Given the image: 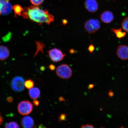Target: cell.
Listing matches in <instances>:
<instances>
[{
    "mask_svg": "<svg viewBox=\"0 0 128 128\" xmlns=\"http://www.w3.org/2000/svg\"><path fill=\"white\" fill-rule=\"evenodd\" d=\"M13 100V98L12 97L9 96L7 98V100L8 102H9V103L12 102Z\"/></svg>",
    "mask_w": 128,
    "mask_h": 128,
    "instance_id": "d4e9b609",
    "label": "cell"
},
{
    "mask_svg": "<svg viewBox=\"0 0 128 128\" xmlns=\"http://www.w3.org/2000/svg\"><path fill=\"white\" fill-rule=\"evenodd\" d=\"M81 128H94V126L90 124H86L85 125H83L81 126Z\"/></svg>",
    "mask_w": 128,
    "mask_h": 128,
    "instance_id": "603a6c76",
    "label": "cell"
},
{
    "mask_svg": "<svg viewBox=\"0 0 128 128\" xmlns=\"http://www.w3.org/2000/svg\"><path fill=\"white\" fill-rule=\"evenodd\" d=\"M48 53L50 60L55 62L60 61L66 55L60 50L56 48L50 50L48 51Z\"/></svg>",
    "mask_w": 128,
    "mask_h": 128,
    "instance_id": "8992f818",
    "label": "cell"
},
{
    "mask_svg": "<svg viewBox=\"0 0 128 128\" xmlns=\"http://www.w3.org/2000/svg\"><path fill=\"white\" fill-rule=\"evenodd\" d=\"M84 6L88 12H97L98 8V3L96 0H86Z\"/></svg>",
    "mask_w": 128,
    "mask_h": 128,
    "instance_id": "9c48e42d",
    "label": "cell"
},
{
    "mask_svg": "<svg viewBox=\"0 0 128 128\" xmlns=\"http://www.w3.org/2000/svg\"><path fill=\"white\" fill-rule=\"evenodd\" d=\"M29 95L32 100H35L40 96V92L39 88H32L28 91Z\"/></svg>",
    "mask_w": 128,
    "mask_h": 128,
    "instance_id": "4fadbf2b",
    "label": "cell"
},
{
    "mask_svg": "<svg viewBox=\"0 0 128 128\" xmlns=\"http://www.w3.org/2000/svg\"><path fill=\"white\" fill-rule=\"evenodd\" d=\"M44 0H30L31 4L35 6H38L44 2Z\"/></svg>",
    "mask_w": 128,
    "mask_h": 128,
    "instance_id": "d6986e66",
    "label": "cell"
},
{
    "mask_svg": "<svg viewBox=\"0 0 128 128\" xmlns=\"http://www.w3.org/2000/svg\"><path fill=\"white\" fill-rule=\"evenodd\" d=\"M9 50L8 48L4 46H0V60H4L9 57Z\"/></svg>",
    "mask_w": 128,
    "mask_h": 128,
    "instance_id": "7c38bea8",
    "label": "cell"
},
{
    "mask_svg": "<svg viewBox=\"0 0 128 128\" xmlns=\"http://www.w3.org/2000/svg\"><path fill=\"white\" fill-rule=\"evenodd\" d=\"M62 22H63V23L64 24V25H65L67 23V22H68V21L66 20H64L62 21Z\"/></svg>",
    "mask_w": 128,
    "mask_h": 128,
    "instance_id": "83f0119b",
    "label": "cell"
},
{
    "mask_svg": "<svg viewBox=\"0 0 128 128\" xmlns=\"http://www.w3.org/2000/svg\"><path fill=\"white\" fill-rule=\"evenodd\" d=\"M84 27L88 33L92 34L96 32L100 29V25L98 20L90 19L86 21L84 24Z\"/></svg>",
    "mask_w": 128,
    "mask_h": 128,
    "instance_id": "3957f363",
    "label": "cell"
},
{
    "mask_svg": "<svg viewBox=\"0 0 128 128\" xmlns=\"http://www.w3.org/2000/svg\"><path fill=\"white\" fill-rule=\"evenodd\" d=\"M3 120L2 117L1 116L0 113V126L2 124Z\"/></svg>",
    "mask_w": 128,
    "mask_h": 128,
    "instance_id": "4316f807",
    "label": "cell"
},
{
    "mask_svg": "<svg viewBox=\"0 0 128 128\" xmlns=\"http://www.w3.org/2000/svg\"><path fill=\"white\" fill-rule=\"evenodd\" d=\"M121 26L123 29L128 33V17L125 18L123 20Z\"/></svg>",
    "mask_w": 128,
    "mask_h": 128,
    "instance_id": "2e32d148",
    "label": "cell"
},
{
    "mask_svg": "<svg viewBox=\"0 0 128 128\" xmlns=\"http://www.w3.org/2000/svg\"><path fill=\"white\" fill-rule=\"evenodd\" d=\"M59 100L60 102H62L64 100V99L63 97H60L59 98Z\"/></svg>",
    "mask_w": 128,
    "mask_h": 128,
    "instance_id": "f546056e",
    "label": "cell"
},
{
    "mask_svg": "<svg viewBox=\"0 0 128 128\" xmlns=\"http://www.w3.org/2000/svg\"><path fill=\"white\" fill-rule=\"evenodd\" d=\"M57 76L64 79H68L71 77L72 74V69L66 64H63L59 66L56 70Z\"/></svg>",
    "mask_w": 128,
    "mask_h": 128,
    "instance_id": "7a4b0ae2",
    "label": "cell"
},
{
    "mask_svg": "<svg viewBox=\"0 0 128 128\" xmlns=\"http://www.w3.org/2000/svg\"><path fill=\"white\" fill-rule=\"evenodd\" d=\"M33 103L36 106H39L40 104V102L39 101L37 100H34L33 101Z\"/></svg>",
    "mask_w": 128,
    "mask_h": 128,
    "instance_id": "484cf974",
    "label": "cell"
},
{
    "mask_svg": "<svg viewBox=\"0 0 128 128\" xmlns=\"http://www.w3.org/2000/svg\"><path fill=\"white\" fill-rule=\"evenodd\" d=\"M49 68L52 71H54L55 69V66L54 64H50L49 66Z\"/></svg>",
    "mask_w": 128,
    "mask_h": 128,
    "instance_id": "cb8c5ba5",
    "label": "cell"
},
{
    "mask_svg": "<svg viewBox=\"0 0 128 128\" xmlns=\"http://www.w3.org/2000/svg\"><path fill=\"white\" fill-rule=\"evenodd\" d=\"M37 44L38 48V52H39V51H40L42 52H43L42 50H43V48L44 47V45L43 44H42L40 42H36Z\"/></svg>",
    "mask_w": 128,
    "mask_h": 128,
    "instance_id": "ffe728a7",
    "label": "cell"
},
{
    "mask_svg": "<svg viewBox=\"0 0 128 128\" xmlns=\"http://www.w3.org/2000/svg\"><path fill=\"white\" fill-rule=\"evenodd\" d=\"M22 15L25 19H30L40 25L45 23L49 25L55 20L54 16L47 10L42 9L38 6H31L24 8Z\"/></svg>",
    "mask_w": 128,
    "mask_h": 128,
    "instance_id": "6da1fadb",
    "label": "cell"
},
{
    "mask_svg": "<svg viewBox=\"0 0 128 128\" xmlns=\"http://www.w3.org/2000/svg\"><path fill=\"white\" fill-rule=\"evenodd\" d=\"M34 82L31 80H28L25 82V87L28 89L32 88L34 87Z\"/></svg>",
    "mask_w": 128,
    "mask_h": 128,
    "instance_id": "ac0fdd59",
    "label": "cell"
},
{
    "mask_svg": "<svg viewBox=\"0 0 128 128\" xmlns=\"http://www.w3.org/2000/svg\"><path fill=\"white\" fill-rule=\"evenodd\" d=\"M93 85L92 84H90V85H89V87L91 89V88L93 87Z\"/></svg>",
    "mask_w": 128,
    "mask_h": 128,
    "instance_id": "4dcf8cb0",
    "label": "cell"
},
{
    "mask_svg": "<svg viewBox=\"0 0 128 128\" xmlns=\"http://www.w3.org/2000/svg\"><path fill=\"white\" fill-rule=\"evenodd\" d=\"M88 50L90 52L91 54H92V53L94 52V51L95 50V47L94 46V45L92 44H91L89 46L88 48Z\"/></svg>",
    "mask_w": 128,
    "mask_h": 128,
    "instance_id": "7402d4cb",
    "label": "cell"
},
{
    "mask_svg": "<svg viewBox=\"0 0 128 128\" xmlns=\"http://www.w3.org/2000/svg\"><path fill=\"white\" fill-rule=\"evenodd\" d=\"M22 126L24 128H32L34 126L33 120L31 117L26 116L22 118L21 121Z\"/></svg>",
    "mask_w": 128,
    "mask_h": 128,
    "instance_id": "8fae6325",
    "label": "cell"
},
{
    "mask_svg": "<svg viewBox=\"0 0 128 128\" xmlns=\"http://www.w3.org/2000/svg\"><path fill=\"white\" fill-rule=\"evenodd\" d=\"M111 31L116 34V38L118 39H121L126 36V33L125 32L122 31L121 28L119 29L112 28Z\"/></svg>",
    "mask_w": 128,
    "mask_h": 128,
    "instance_id": "5bb4252c",
    "label": "cell"
},
{
    "mask_svg": "<svg viewBox=\"0 0 128 128\" xmlns=\"http://www.w3.org/2000/svg\"><path fill=\"white\" fill-rule=\"evenodd\" d=\"M33 105L28 101L24 100L18 104V110L19 113L22 116L30 114L32 111Z\"/></svg>",
    "mask_w": 128,
    "mask_h": 128,
    "instance_id": "277c9868",
    "label": "cell"
},
{
    "mask_svg": "<svg viewBox=\"0 0 128 128\" xmlns=\"http://www.w3.org/2000/svg\"><path fill=\"white\" fill-rule=\"evenodd\" d=\"M5 126V127L6 128H17L20 127L18 124L15 122L6 123Z\"/></svg>",
    "mask_w": 128,
    "mask_h": 128,
    "instance_id": "e0dca14e",
    "label": "cell"
},
{
    "mask_svg": "<svg viewBox=\"0 0 128 128\" xmlns=\"http://www.w3.org/2000/svg\"><path fill=\"white\" fill-rule=\"evenodd\" d=\"M116 54L122 60H128V46L120 45L117 49Z\"/></svg>",
    "mask_w": 128,
    "mask_h": 128,
    "instance_id": "ba28073f",
    "label": "cell"
},
{
    "mask_svg": "<svg viewBox=\"0 0 128 128\" xmlns=\"http://www.w3.org/2000/svg\"><path fill=\"white\" fill-rule=\"evenodd\" d=\"M15 16H21L22 15V12L23 11V9L20 5L16 4L12 7Z\"/></svg>",
    "mask_w": 128,
    "mask_h": 128,
    "instance_id": "9a60e30c",
    "label": "cell"
},
{
    "mask_svg": "<svg viewBox=\"0 0 128 128\" xmlns=\"http://www.w3.org/2000/svg\"><path fill=\"white\" fill-rule=\"evenodd\" d=\"M101 21L106 24H109L114 19V16L112 12L110 11H106L103 12L100 16Z\"/></svg>",
    "mask_w": 128,
    "mask_h": 128,
    "instance_id": "30bf717a",
    "label": "cell"
},
{
    "mask_svg": "<svg viewBox=\"0 0 128 128\" xmlns=\"http://www.w3.org/2000/svg\"><path fill=\"white\" fill-rule=\"evenodd\" d=\"M66 115L64 114H62L59 117V122L65 121L66 119Z\"/></svg>",
    "mask_w": 128,
    "mask_h": 128,
    "instance_id": "44dd1931",
    "label": "cell"
},
{
    "mask_svg": "<svg viewBox=\"0 0 128 128\" xmlns=\"http://www.w3.org/2000/svg\"><path fill=\"white\" fill-rule=\"evenodd\" d=\"M10 0H0V15H7L10 13L12 7L9 1Z\"/></svg>",
    "mask_w": 128,
    "mask_h": 128,
    "instance_id": "52a82bcc",
    "label": "cell"
},
{
    "mask_svg": "<svg viewBox=\"0 0 128 128\" xmlns=\"http://www.w3.org/2000/svg\"><path fill=\"white\" fill-rule=\"evenodd\" d=\"M11 86L13 90L15 92H22L24 89V80L21 77L16 76L12 80Z\"/></svg>",
    "mask_w": 128,
    "mask_h": 128,
    "instance_id": "5b68a950",
    "label": "cell"
},
{
    "mask_svg": "<svg viewBox=\"0 0 128 128\" xmlns=\"http://www.w3.org/2000/svg\"><path fill=\"white\" fill-rule=\"evenodd\" d=\"M75 52V51L73 49L70 50V52L71 54H74Z\"/></svg>",
    "mask_w": 128,
    "mask_h": 128,
    "instance_id": "f1b7e54d",
    "label": "cell"
}]
</instances>
